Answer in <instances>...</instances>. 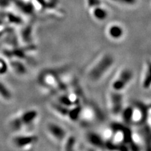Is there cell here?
Returning a JSON list of instances; mask_svg holds the SVG:
<instances>
[{"instance_id":"cell-2","label":"cell","mask_w":151,"mask_h":151,"mask_svg":"<svg viewBox=\"0 0 151 151\" xmlns=\"http://www.w3.org/2000/svg\"><path fill=\"white\" fill-rule=\"evenodd\" d=\"M38 112L36 110H30L22 113L11 122L13 129L20 130L32 125L36 121Z\"/></svg>"},{"instance_id":"cell-10","label":"cell","mask_w":151,"mask_h":151,"mask_svg":"<svg viewBox=\"0 0 151 151\" xmlns=\"http://www.w3.org/2000/svg\"><path fill=\"white\" fill-rule=\"evenodd\" d=\"M150 64H149L147 66H146V69L144 74L142 86L145 89H148L150 88Z\"/></svg>"},{"instance_id":"cell-9","label":"cell","mask_w":151,"mask_h":151,"mask_svg":"<svg viewBox=\"0 0 151 151\" xmlns=\"http://www.w3.org/2000/svg\"><path fill=\"white\" fill-rule=\"evenodd\" d=\"M93 17L95 18L96 20H103L107 17V12L105 9L101 7H96L94 8L93 11Z\"/></svg>"},{"instance_id":"cell-1","label":"cell","mask_w":151,"mask_h":151,"mask_svg":"<svg viewBox=\"0 0 151 151\" xmlns=\"http://www.w3.org/2000/svg\"><path fill=\"white\" fill-rule=\"evenodd\" d=\"M114 63V59L110 55H106L94 65L89 72V78L96 81L102 78L109 70Z\"/></svg>"},{"instance_id":"cell-3","label":"cell","mask_w":151,"mask_h":151,"mask_svg":"<svg viewBox=\"0 0 151 151\" xmlns=\"http://www.w3.org/2000/svg\"><path fill=\"white\" fill-rule=\"evenodd\" d=\"M145 109L139 106H130L124 110V118L127 122L139 124L147 120V113L145 114Z\"/></svg>"},{"instance_id":"cell-8","label":"cell","mask_w":151,"mask_h":151,"mask_svg":"<svg viewBox=\"0 0 151 151\" xmlns=\"http://www.w3.org/2000/svg\"><path fill=\"white\" fill-rule=\"evenodd\" d=\"M108 34L111 39L119 40L124 35V29L119 25H112L108 28Z\"/></svg>"},{"instance_id":"cell-4","label":"cell","mask_w":151,"mask_h":151,"mask_svg":"<svg viewBox=\"0 0 151 151\" xmlns=\"http://www.w3.org/2000/svg\"><path fill=\"white\" fill-rule=\"evenodd\" d=\"M134 77L133 72L129 69L122 70L111 84L112 90L122 92L131 83Z\"/></svg>"},{"instance_id":"cell-5","label":"cell","mask_w":151,"mask_h":151,"mask_svg":"<svg viewBox=\"0 0 151 151\" xmlns=\"http://www.w3.org/2000/svg\"><path fill=\"white\" fill-rule=\"evenodd\" d=\"M38 142V137L34 135H19L13 139V143L19 149H27L35 145Z\"/></svg>"},{"instance_id":"cell-11","label":"cell","mask_w":151,"mask_h":151,"mask_svg":"<svg viewBox=\"0 0 151 151\" xmlns=\"http://www.w3.org/2000/svg\"><path fill=\"white\" fill-rule=\"evenodd\" d=\"M111 1L119 4H125H125H127V5H131V4H135L136 2V0H111Z\"/></svg>"},{"instance_id":"cell-6","label":"cell","mask_w":151,"mask_h":151,"mask_svg":"<svg viewBox=\"0 0 151 151\" xmlns=\"http://www.w3.org/2000/svg\"><path fill=\"white\" fill-rule=\"evenodd\" d=\"M111 110L113 114L118 115L123 110V96L121 92L113 91L110 96Z\"/></svg>"},{"instance_id":"cell-7","label":"cell","mask_w":151,"mask_h":151,"mask_svg":"<svg viewBox=\"0 0 151 151\" xmlns=\"http://www.w3.org/2000/svg\"><path fill=\"white\" fill-rule=\"evenodd\" d=\"M47 132L52 137L58 141H63L66 138V131L59 125L54 123H49L47 127Z\"/></svg>"}]
</instances>
